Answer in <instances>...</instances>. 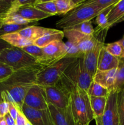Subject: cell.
I'll return each mask as SVG.
<instances>
[{
  "label": "cell",
  "mask_w": 124,
  "mask_h": 125,
  "mask_svg": "<svg viewBox=\"0 0 124 125\" xmlns=\"http://www.w3.org/2000/svg\"><path fill=\"white\" fill-rule=\"evenodd\" d=\"M60 31L59 29H51V28H44V27L34 25L27 27L20 31L18 33L26 40H27L33 43L34 41L44 35L57 33Z\"/></svg>",
  "instance_id": "9a60e30c"
},
{
  "label": "cell",
  "mask_w": 124,
  "mask_h": 125,
  "mask_svg": "<svg viewBox=\"0 0 124 125\" xmlns=\"http://www.w3.org/2000/svg\"><path fill=\"white\" fill-rule=\"evenodd\" d=\"M43 89L48 104L60 109H66L70 104V92L60 83L43 87Z\"/></svg>",
  "instance_id": "ba28073f"
},
{
  "label": "cell",
  "mask_w": 124,
  "mask_h": 125,
  "mask_svg": "<svg viewBox=\"0 0 124 125\" xmlns=\"http://www.w3.org/2000/svg\"><path fill=\"white\" fill-rule=\"evenodd\" d=\"M9 114V103L4 100H0V117H4Z\"/></svg>",
  "instance_id": "f35d334b"
},
{
  "label": "cell",
  "mask_w": 124,
  "mask_h": 125,
  "mask_svg": "<svg viewBox=\"0 0 124 125\" xmlns=\"http://www.w3.org/2000/svg\"><path fill=\"white\" fill-rule=\"evenodd\" d=\"M114 4L103 10L96 17V23H97V26L99 27L101 29H106V28L109 29L108 23V15Z\"/></svg>",
  "instance_id": "4dcf8cb0"
},
{
  "label": "cell",
  "mask_w": 124,
  "mask_h": 125,
  "mask_svg": "<svg viewBox=\"0 0 124 125\" xmlns=\"http://www.w3.org/2000/svg\"><path fill=\"white\" fill-rule=\"evenodd\" d=\"M103 125H120L117 111V92L113 90L107 97L105 110L102 117Z\"/></svg>",
  "instance_id": "8fae6325"
},
{
  "label": "cell",
  "mask_w": 124,
  "mask_h": 125,
  "mask_svg": "<svg viewBox=\"0 0 124 125\" xmlns=\"http://www.w3.org/2000/svg\"><path fill=\"white\" fill-rule=\"evenodd\" d=\"M42 48L46 56L47 66L58 62L66 56L65 43L63 40L54 41Z\"/></svg>",
  "instance_id": "4fadbf2b"
},
{
  "label": "cell",
  "mask_w": 124,
  "mask_h": 125,
  "mask_svg": "<svg viewBox=\"0 0 124 125\" xmlns=\"http://www.w3.org/2000/svg\"><path fill=\"white\" fill-rule=\"evenodd\" d=\"M69 91L70 92L71 106L75 123L89 125L91 121L94 120V116L88 92L78 85L71 87Z\"/></svg>",
  "instance_id": "3957f363"
},
{
  "label": "cell",
  "mask_w": 124,
  "mask_h": 125,
  "mask_svg": "<svg viewBox=\"0 0 124 125\" xmlns=\"http://www.w3.org/2000/svg\"><path fill=\"white\" fill-rule=\"evenodd\" d=\"M51 117L54 125H75L71 103L66 109H60L48 104Z\"/></svg>",
  "instance_id": "5bb4252c"
},
{
  "label": "cell",
  "mask_w": 124,
  "mask_h": 125,
  "mask_svg": "<svg viewBox=\"0 0 124 125\" xmlns=\"http://www.w3.org/2000/svg\"><path fill=\"white\" fill-rule=\"evenodd\" d=\"M119 1V0H89V1H85L83 4L105 10L112 5L117 3Z\"/></svg>",
  "instance_id": "1f68e13d"
},
{
  "label": "cell",
  "mask_w": 124,
  "mask_h": 125,
  "mask_svg": "<svg viewBox=\"0 0 124 125\" xmlns=\"http://www.w3.org/2000/svg\"><path fill=\"white\" fill-rule=\"evenodd\" d=\"M83 56L84 55L76 59L71 63L58 81L68 91L71 87L78 85L88 92L93 81V77L91 76L84 65Z\"/></svg>",
  "instance_id": "7a4b0ae2"
},
{
  "label": "cell",
  "mask_w": 124,
  "mask_h": 125,
  "mask_svg": "<svg viewBox=\"0 0 124 125\" xmlns=\"http://www.w3.org/2000/svg\"><path fill=\"white\" fill-rule=\"evenodd\" d=\"M1 17H0V18H1Z\"/></svg>",
  "instance_id": "681fc988"
},
{
  "label": "cell",
  "mask_w": 124,
  "mask_h": 125,
  "mask_svg": "<svg viewBox=\"0 0 124 125\" xmlns=\"http://www.w3.org/2000/svg\"><path fill=\"white\" fill-rule=\"evenodd\" d=\"M12 13H15L24 19L31 21H36L41 20L44 18L51 17V15L47 14L40 10L37 9L34 6H27L25 7H21L16 10Z\"/></svg>",
  "instance_id": "e0dca14e"
},
{
  "label": "cell",
  "mask_w": 124,
  "mask_h": 125,
  "mask_svg": "<svg viewBox=\"0 0 124 125\" xmlns=\"http://www.w3.org/2000/svg\"><path fill=\"white\" fill-rule=\"evenodd\" d=\"M75 59V58H63L51 65L44 67L36 75L35 84L42 87L57 84L66 68Z\"/></svg>",
  "instance_id": "8992f818"
},
{
  "label": "cell",
  "mask_w": 124,
  "mask_h": 125,
  "mask_svg": "<svg viewBox=\"0 0 124 125\" xmlns=\"http://www.w3.org/2000/svg\"><path fill=\"white\" fill-rule=\"evenodd\" d=\"M37 24V23H31L27 24H2V26L0 28V36L12 33L18 32L30 26Z\"/></svg>",
  "instance_id": "f1b7e54d"
},
{
  "label": "cell",
  "mask_w": 124,
  "mask_h": 125,
  "mask_svg": "<svg viewBox=\"0 0 124 125\" xmlns=\"http://www.w3.org/2000/svg\"><path fill=\"white\" fill-rule=\"evenodd\" d=\"M24 104L36 110L48 109L43 87L35 84L28 90L24 100Z\"/></svg>",
  "instance_id": "30bf717a"
},
{
  "label": "cell",
  "mask_w": 124,
  "mask_h": 125,
  "mask_svg": "<svg viewBox=\"0 0 124 125\" xmlns=\"http://www.w3.org/2000/svg\"></svg>",
  "instance_id": "f907efd6"
},
{
  "label": "cell",
  "mask_w": 124,
  "mask_h": 125,
  "mask_svg": "<svg viewBox=\"0 0 124 125\" xmlns=\"http://www.w3.org/2000/svg\"><path fill=\"white\" fill-rule=\"evenodd\" d=\"M63 31L64 36L68 39V41L75 45L84 54L91 50L96 42L95 33L92 35H86L71 29H65Z\"/></svg>",
  "instance_id": "9c48e42d"
},
{
  "label": "cell",
  "mask_w": 124,
  "mask_h": 125,
  "mask_svg": "<svg viewBox=\"0 0 124 125\" xmlns=\"http://www.w3.org/2000/svg\"><path fill=\"white\" fill-rule=\"evenodd\" d=\"M0 125H7L4 117H0Z\"/></svg>",
  "instance_id": "ee69618b"
},
{
  "label": "cell",
  "mask_w": 124,
  "mask_h": 125,
  "mask_svg": "<svg viewBox=\"0 0 124 125\" xmlns=\"http://www.w3.org/2000/svg\"><path fill=\"white\" fill-rule=\"evenodd\" d=\"M10 47H12V46L10 44H9L8 43H7L6 41H4V40H3L0 38V54L2 52V51L4 50L5 49L9 48Z\"/></svg>",
  "instance_id": "b9f144b4"
},
{
  "label": "cell",
  "mask_w": 124,
  "mask_h": 125,
  "mask_svg": "<svg viewBox=\"0 0 124 125\" xmlns=\"http://www.w3.org/2000/svg\"><path fill=\"white\" fill-rule=\"evenodd\" d=\"M64 37L63 31H60L57 33L44 35L34 41L33 44L40 48H44L53 42L57 41V40H62Z\"/></svg>",
  "instance_id": "d4e9b609"
},
{
  "label": "cell",
  "mask_w": 124,
  "mask_h": 125,
  "mask_svg": "<svg viewBox=\"0 0 124 125\" xmlns=\"http://www.w3.org/2000/svg\"><path fill=\"white\" fill-rule=\"evenodd\" d=\"M13 72H14L10 67L0 62V84L8 79Z\"/></svg>",
  "instance_id": "8d00e7d4"
},
{
  "label": "cell",
  "mask_w": 124,
  "mask_h": 125,
  "mask_svg": "<svg viewBox=\"0 0 124 125\" xmlns=\"http://www.w3.org/2000/svg\"><path fill=\"white\" fill-rule=\"evenodd\" d=\"M108 28L101 29L97 26L94 29L96 35V42L91 50L84 54V65L86 70L92 77H94L97 71V62L100 52L105 45V40L106 37Z\"/></svg>",
  "instance_id": "52a82bcc"
},
{
  "label": "cell",
  "mask_w": 124,
  "mask_h": 125,
  "mask_svg": "<svg viewBox=\"0 0 124 125\" xmlns=\"http://www.w3.org/2000/svg\"><path fill=\"white\" fill-rule=\"evenodd\" d=\"M22 112L32 125H54L49 109L36 110L23 104Z\"/></svg>",
  "instance_id": "7c38bea8"
},
{
  "label": "cell",
  "mask_w": 124,
  "mask_h": 125,
  "mask_svg": "<svg viewBox=\"0 0 124 125\" xmlns=\"http://www.w3.org/2000/svg\"><path fill=\"white\" fill-rule=\"evenodd\" d=\"M34 7L51 16L58 15L57 7H56L55 0L50 1H42V0H36Z\"/></svg>",
  "instance_id": "cb8c5ba5"
},
{
  "label": "cell",
  "mask_w": 124,
  "mask_h": 125,
  "mask_svg": "<svg viewBox=\"0 0 124 125\" xmlns=\"http://www.w3.org/2000/svg\"><path fill=\"white\" fill-rule=\"evenodd\" d=\"M27 122V119L25 117L23 112L18 111L17 119L15 120L16 125H26Z\"/></svg>",
  "instance_id": "ab89813d"
},
{
  "label": "cell",
  "mask_w": 124,
  "mask_h": 125,
  "mask_svg": "<svg viewBox=\"0 0 124 125\" xmlns=\"http://www.w3.org/2000/svg\"><path fill=\"white\" fill-rule=\"evenodd\" d=\"M96 121V125H103L102 124V117H96L94 118Z\"/></svg>",
  "instance_id": "7bdbcfd3"
},
{
  "label": "cell",
  "mask_w": 124,
  "mask_h": 125,
  "mask_svg": "<svg viewBox=\"0 0 124 125\" xmlns=\"http://www.w3.org/2000/svg\"><path fill=\"white\" fill-rule=\"evenodd\" d=\"M89 98L94 118L96 117H102L105 110L107 98L89 96Z\"/></svg>",
  "instance_id": "603a6c76"
},
{
  "label": "cell",
  "mask_w": 124,
  "mask_h": 125,
  "mask_svg": "<svg viewBox=\"0 0 124 125\" xmlns=\"http://www.w3.org/2000/svg\"><path fill=\"white\" fill-rule=\"evenodd\" d=\"M2 24H27L31 23H38L36 21H31L24 19L15 13H8L1 18Z\"/></svg>",
  "instance_id": "83f0119b"
},
{
  "label": "cell",
  "mask_w": 124,
  "mask_h": 125,
  "mask_svg": "<svg viewBox=\"0 0 124 125\" xmlns=\"http://www.w3.org/2000/svg\"><path fill=\"white\" fill-rule=\"evenodd\" d=\"M0 38L10 44L12 46L19 48H23L25 46L33 44L32 42L22 37L18 32L1 35Z\"/></svg>",
  "instance_id": "44dd1931"
},
{
  "label": "cell",
  "mask_w": 124,
  "mask_h": 125,
  "mask_svg": "<svg viewBox=\"0 0 124 125\" xmlns=\"http://www.w3.org/2000/svg\"><path fill=\"white\" fill-rule=\"evenodd\" d=\"M66 56L65 58H79L83 56L85 54L83 53L75 45L68 41L65 43Z\"/></svg>",
  "instance_id": "d6a6232c"
},
{
  "label": "cell",
  "mask_w": 124,
  "mask_h": 125,
  "mask_svg": "<svg viewBox=\"0 0 124 125\" xmlns=\"http://www.w3.org/2000/svg\"><path fill=\"white\" fill-rule=\"evenodd\" d=\"M87 92L89 96L107 98L110 92L107 89L103 87V86L93 81L91 83Z\"/></svg>",
  "instance_id": "4316f807"
},
{
  "label": "cell",
  "mask_w": 124,
  "mask_h": 125,
  "mask_svg": "<svg viewBox=\"0 0 124 125\" xmlns=\"http://www.w3.org/2000/svg\"><path fill=\"white\" fill-rule=\"evenodd\" d=\"M118 42H119V43H120L122 45V46L124 47V36L123 37L122 39H120V40H119Z\"/></svg>",
  "instance_id": "f6af8a7d"
},
{
  "label": "cell",
  "mask_w": 124,
  "mask_h": 125,
  "mask_svg": "<svg viewBox=\"0 0 124 125\" xmlns=\"http://www.w3.org/2000/svg\"><path fill=\"white\" fill-rule=\"evenodd\" d=\"M43 67L39 65L13 72L8 79L0 84V100L12 103L22 112L26 94L35 84L36 75Z\"/></svg>",
  "instance_id": "6da1fadb"
},
{
  "label": "cell",
  "mask_w": 124,
  "mask_h": 125,
  "mask_svg": "<svg viewBox=\"0 0 124 125\" xmlns=\"http://www.w3.org/2000/svg\"><path fill=\"white\" fill-rule=\"evenodd\" d=\"M75 125H83L81 124V123H75Z\"/></svg>",
  "instance_id": "c3c4849f"
},
{
  "label": "cell",
  "mask_w": 124,
  "mask_h": 125,
  "mask_svg": "<svg viewBox=\"0 0 124 125\" xmlns=\"http://www.w3.org/2000/svg\"><path fill=\"white\" fill-rule=\"evenodd\" d=\"M22 50L34 57L40 65L43 67L47 66V61L42 48L32 44L23 48Z\"/></svg>",
  "instance_id": "7402d4cb"
},
{
  "label": "cell",
  "mask_w": 124,
  "mask_h": 125,
  "mask_svg": "<svg viewBox=\"0 0 124 125\" xmlns=\"http://www.w3.org/2000/svg\"><path fill=\"white\" fill-rule=\"evenodd\" d=\"M117 68L110 70H97L93 77V81L98 83L109 92L114 90Z\"/></svg>",
  "instance_id": "ac0fdd59"
},
{
  "label": "cell",
  "mask_w": 124,
  "mask_h": 125,
  "mask_svg": "<svg viewBox=\"0 0 124 125\" xmlns=\"http://www.w3.org/2000/svg\"><path fill=\"white\" fill-rule=\"evenodd\" d=\"M0 62L10 67L14 72L41 65L22 48L13 46L2 51L0 54Z\"/></svg>",
  "instance_id": "5b68a950"
},
{
  "label": "cell",
  "mask_w": 124,
  "mask_h": 125,
  "mask_svg": "<svg viewBox=\"0 0 124 125\" xmlns=\"http://www.w3.org/2000/svg\"><path fill=\"white\" fill-rule=\"evenodd\" d=\"M105 48L109 53L119 59H124V48L119 42L105 45Z\"/></svg>",
  "instance_id": "f546056e"
},
{
  "label": "cell",
  "mask_w": 124,
  "mask_h": 125,
  "mask_svg": "<svg viewBox=\"0 0 124 125\" xmlns=\"http://www.w3.org/2000/svg\"><path fill=\"white\" fill-rule=\"evenodd\" d=\"M26 125H32V124H31V123H30V122H29V121H28V122H27Z\"/></svg>",
  "instance_id": "7dc6e473"
},
{
  "label": "cell",
  "mask_w": 124,
  "mask_h": 125,
  "mask_svg": "<svg viewBox=\"0 0 124 125\" xmlns=\"http://www.w3.org/2000/svg\"><path fill=\"white\" fill-rule=\"evenodd\" d=\"M12 2V0H0V17H3L8 13Z\"/></svg>",
  "instance_id": "74e56055"
},
{
  "label": "cell",
  "mask_w": 124,
  "mask_h": 125,
  "mask_svg": "<svg viewBox=\"0 0 124 125\" xmlns=\"http://www.w3.org/2000/svg\"><path fill=\"white\" fill-rule=\"evenodd\" d=\"M124 0H119L113 6L108 15L109 27L124 20Z\"/></svg>",
  "instance_id": "d6986e66"
},
{
  "label": "cell",
  "mask_w": 124,
  "mask_h": 125,
  "mask_svg": "<svg viewBox=\"0 0 124 125\" xmlns=\"http://www.w3.org/2000/svg\"><path fill=\"white\" fill-rule=\"evenodd\" d=\"M2 21H1V18H0V28H1V26H2Z\"/></svg>",
  "instance_id": "bcb514c9"
},
{
  "label": "cell",
  "mask_w": 124,
  "mask_h": 125,
  "mask_svg": "<svg viewBox=\"0 0 124 125\" xmlns=\"http://www.w3.org/2000/svg\"><path fill=\"white\" fill-rule=\"evenodd\" d=\"M9 114H10V115L12 117L14 120H16L17 119V115H18V110L17 109V107H15L13 104H12V103H9Z\"/></svg>",
  "instance_id": "60d3db41"
},
{
  "label": "cell",
  "mask_w": 124,
  "mask_h": 125,
  "mask_svg": "<svg viewBox=\"0 0 124 125\" xmlns=\"http://www.w3.org/2000/svg\"><path fill=\"white\" fill-rule=\"evenodd\" d=\"M85 0H55L58 15H66L81 6Z\"/></svg>",
  "instance_id": "ffe728a7"
},
{
  "label": "cell",
  "mask_w": 124,
  "mask_h": 125,
  "mask_svg": "<svg viewBox=\"0 0 124 125\" xmlns=\"http://www.w3.org/2000/svg\"><path fill=\"white\" fill-rule=\"evenodd\" d=\"M92 23L91 20L87 21H85L83 23L78 24V25L75 26L72 28H69V29L77 31L82 34H86V35H92L94 33V28L92 26Z\"/></svg>",
  "instance_id": "836d02e7"
},
{
  "label": "cell",
  "mask_w": 124,
  "mask_h": 125,
  "mask_svg": "<svg viewBox=\"0 0 124 125\" xmlns=\"http://www.w3.org/2000/svg\"><path fill=\"white\" fill-rule=\"evenodd\" d=\"M117 111L120 125H124V90L117 92Z\"/></svg>",
  "instance_id": "e575fe53"
},
{
  "label": "cell",
  "mask_w": 124,
  "mask_h": 125,
  "mask_svg": "<svg viewBox=\"0 0 124 125\" xmlns=\"http://www.w3.org/2000/svg\"><path fill=\"white\" fill-rule=\"evenodd\" d=\"M103 10L98 7L83 3L59 20L56 23V27L63 30L69 29L85 21L92 20Z\"/></svg>",
  "instance_id": "277c9868"
},
{
  "label": "cell",
  "mask_w": 124,
  "mask_h": 125,
  "mask_svg": "<svg viewBox=\"0 0 124 125\" xmlns=\"http://www.w3.org/2000/svg\"><path fill=\"white\" fill-rule=\"evenodd\" d=\"M36 0H14L12 1L11 7L8 13H12L21 7L27 6H34ZM7 13V14H8Z\"/></svg>",
  "instance_id": "d590c367"
},
{
  "label": "cell",
  "mask_w": 124,
  "mask_h": 125,
  "mask_svg": "<svg viewBox=\"0 0 124 125\" xmlns=\"http://www.w3.org/2000/svg\"><path fill=\"white\" fill-rule=\"evenodd\" d=\"M114 90L117 92L124 90V59H119V65L117 68Z\"/></svg>",
  "instance_id": "484cf974"
},
{
  "label": "cell",
  "mask_w": 124,
  "mask_h": 125,
  "mask_svg": "<svg viewBox=\"0 0 124 125\" xmlns=\"http://www.w3.org/2000/svg\"><path fill=\"white\" fill-rule=\"evenodd\" d=\"M119 59L114 57L106 51L105 45L102 47L97 62V70L106 71L117 68Z\"/></svg>",
  "instance_id": "2e32d148"
}]
</instances>
